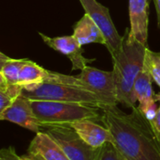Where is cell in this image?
<instances>
[{
	"label": "cell",
	"mask_w": 160,
	"mask_h": 160,
	"mask_svg": "<svg viewBox=\"0 0 160 160\" xmlns=\"http://www.w3.org/2000/svg\"><path fill=\"white\" fill-rule=\"evenodd\" d=\"M101 110V122L111 131L124 159L160 160V136L138 107L128 114L117 106Z\"/></svg>",
	"instance_id": "cell-1"
},
{
	"label": "cell",
	"mask_w": 160,
	"mask_h": 160,
	"mask_svg": "<svg viewBox=\"0 0 160 160\" xmlns=\"http://www.w3.org/2000/svg\"><path fill=\"white\" fill-rule=\"evenodd\" d=\"M147 48L133 37L130 28H127L119 51L112 57L117 101L131 109L138 102L133 92V85L144 65Z\"/></svg>",
	"instance_id": "cell-2"
},
{
	"label": "cell",
	"mask_w": 160,
	"mask_h": 160,
	"mask_svg": "<svg viewBox=\"0 0 160 160\" xmlns=\"http://www.w3.org/2000/svg\"><path fill=\"white\" fill-rule=\"evenodd\" d=\"M31 105L41 128L69 125L82 120L101 121L99 108L68 102L36 101Z\"/></svg>",
	"instance_id": "cell-3"
},
{
	"label": "cell",
	"mask_w": 160,
	"mask_h": 160,
	"mask_svg": "<svg viewBox=\"0 0 160 160\" xmlns=\"http://www.w3.org/2000/svg\"><path fill=\"white\" fill-rule=\"evenodd\" d=\"M22 95L29 100L80 103L100 108L98 98L91 91L63 83L44 81L40 84L22 89Z\"/></svg>",
	"instance_id": "cell-4"
},
{
	"label": "cell",
	"mask_w": 160,
	"mask_h": 160,
	"mask_svg": "<svg viewBox=\"0 0 160 160\" xmlns=\"http://www.w3.org/2000/svg\"><path fill=\"white\" fill-rule=\"evenodd\" d=\"M77 77L87 91L98 98L100 109L105 107L117 106L116 85L112 71H102L88 65L81 71Z\"/></svg>",
	"instance_id": "cell-5"
},
{
	"label": "cell",
	"mask_w": 160,
	"mask_h": 160,
	"mask_svg": "<svg viewBox=\"0 0 160 160\" xmlns=\"http://www.w3.org/2000/svg\"><path fill=\"white\" fill-rule=\"evenodd\" d=\"M45 132L61 146L70 160H96L100 150L88 145L69 125L47 127Z\"/></svg>",
	"instance_id": "cell-6"
},
{
	"label": "cell",
	"mask_w": 160,
	"mask_h": 160,
	"mask_svg": "<svg viewBox=\"0 0 160 160\" xmlns=\"http://www.w3.org/2000/svg\"><path fill=\"white\" fill-rule=\"evenodd\" d=\"M86 14L98 25L106 39V47L111 56H114L120 49L123 36H121L111 17L110 10L97 0H79Z\"/></svg>",
	"instance_id": "cell-7"
},
{
	"label": "cell",
	"mask_w": 160,
	"mask_h": 160,
	"mask_svg": "<svg viewBox=\"0 0 160 160\" xmlns=\"http://www.w3.org/2000/svg\"><path fill=\"white\" fill-rule=\"evenodd\" d=\"M43 41L53 50L68 57L72 64V70H82L84 67L90 65L95 59L87 58L83 56L82 45L72 34L70 36L61 37H48L43 33H38Z\"/></svg>",
	"instance_id": "cell-8"
},
{
	"label": "cell",
	"mask_w": 160,
	"mask_h": 160,
	"mask_svg": "<svg viewBox=\"0 0 160 160\" xmlns=\"http://www.w3.org/2000/svg\"><path fill=\"white\" fill-rule=\"evenodd\" d=\"M0 120L18 124L34 133L40 131V124L33 110L31 100L20 95L10 107L0 113Z\"/></svg>",
	"instance_id": "cell-9"
},
{
	"label": "cell",
	"mask_w": 160,
	"mask_h": 160,
	"mask_svg": "<svg viewBox=\"0 0 160 160\" xmlns=\"http://www.w3.org/2000/svg\"><path fill=\"white\" fill-rule=\"evenodd\" d=\"M70 126L78 135L91 147L100 148L106 142L114 144V139L111 131L104 125L98 124L96 121L82 120L73 123Z\"/></svg>",
	"instance_id": "cell-10"
},
{
	"label": "cell",
	"mask_w": 160,
	"mask_h": 160,
	"mask_svg": "<svg viewBox=\"0 0 160 160\" xmlns=\"http://www.w3.org/2000/svg\"><path fill=\"white\" fill-rule=\"evenodd\" d=\"M130 32L133 37L147 46L148 39V0H129Z\"/></svg>",
	"instance_id": "cell-11"
},
{
	"label": "cell",
	"mask_w": 160,
	"mask_h": 160,
	"mask_svg": "<svg viewBox=\"0 0 160 160\" xmlns=\"http://www.w3.org/2000/svg\"><path fill=\"white\" fill-rule=\"evenodd\" d=\"M153 81L154 79L151 74L145 65H143L133 85V92L137 101L139 102L138 108L142 114H144L158 102L156 99V94L153 91Z\"/></svg>",
	"instance_id": "cell-12"
},
{
	"label": "cell",
	"mask_w": 160,
	"mask_h": 160,
	"mask_svg": "<svg viewBox=\"0 0 160 160\" xmlns=\"http://www.w3.org/2000/svg\"><path fill=\"white\" fill-rule=\"evenodd\" d=\"M27 152L38 154L45 160H70L61 146L45 131L36 133Z\"/></svg>",
	"instance_id": "cell-13"
},
{
	"label": "cell",
	"mask_w": 160,
	"mask_h": 160,
	"mask_svg": "<svg viewBox=\"0 0 160 160\" xmlns=\"http://www.w3.org/2000/svg\"><path fill=\"white\" fill-rule=\"evenodd\" d=\"M73 35L82 46L89 43H99L106 45V39L94 20L84 14L74 25Z\"/></svg>",
	"instance_id": "cell-14"
},
{
	"label": "cell",
	"mask_w": 160,
	"mask_h": 160,
	"mask_svg": "<svg viewBox=\"0 0 160 160\" xmlns=\"http://www.w3.org/2000/svg\"><path fill=\"white\" fill-rule=\"evenodd\" d=\"M50 71L39 66L36 62L26 59L19 74V85L22 88L34 86L44 82L49 76Z\"/></svg>",
	"instance_id": "cell-15"
},
{
	"label": "cell",
	"mask_w": 160,
	"mask_h": 160,
	"mask_svg": "<svg viewBox=\"0 0 160 160\" xmlns=\"http://www.w3.org/2000/svg\"><path fill=\"white\" fill-rule=\"evenodd\" d=\"M25 60L26 58H11L1 52L0 82L8 85H19V74Z\"/></svg>",
	"instance_id": "cell-16"
},
{
	"label": "cell",
	"mask_w": 160,
	"mask_h": 160,
	"mask_svg": "<svg viewBox=\"0 0 160 160\" xmlns=\"http://www.w3.org/2000/svg\"><path fill=\"white\" fill-rule=\"evenodd\" d=\"M22 87L19 85H8L0 82V113L12 105L22 95Z\"/></svg>",
	"instance_id": "cell-17"
},
{
	"label": "cell",
	"mask_w": 160,
	"mask_h": 160,
	"mask_svg": "<svg viewBox=\"0 0 160 160\" xmlns=\"http://www.w3.org/2000/svg\"><path fill=\"white\" fill-rule=\"evenodd\" d=\"M144 65L148 69L156 84L160 88V52H154L147 48Z\"/></svg>",
	"instance_id": "cell-18"
},
{
	"label": "cell",
	"mask_w": 160,
	"mask_h": 160,
	"mask_svg": "<svg viewBox=\"0 0 160 160\" xmlns=\"http://www.w3.org/2000/svg\"><path fill=\"white\" fill-rule=\"evenodd\" d=\"M96 160H125L116 146L112 142H106L98 152Z\"/></svg>",
	"instance_id": "cell-19"
},
{
	"label": "cell",
	"mask_w": 160,
	"mask_h": 160,
	"mask_svg": "<svg viewBox=\"0 0 160 160\" xmlns=\"http://www.w3.org/2000/svg\"><path fill=\"white\" fill-rule=\"evenodd\" d=\"M0 160H22L13 147L3 148L0 151Z\"/></svg>",
	"instance_id": "cell-20"
},
{
	"label": "cell",
	"mask_w": 160,
	"mask_h": 160,
	"mask_svg": "<svg viewBox=\"0 0 160 160\" xmlns=\"http://www.w3.org/2000/svg\"><path fill=\"white\" fill-rule=\"evenodd\" d=\"M151 123H152L154 128L156 129V131L158 132V134L160 136V105L159 107H158V109L157 113H156L155 118L153 119V121Z\"/></svg>",
	"instance_id": "cell-21"
},
{
	"label": "cell",
	"mask_w": 160,
	"mask_h": 160,
	"mask_svg": "<svg viewBox=\"0 0 160 160\" xmlns=\"http://www.w3.org/2000/svg\"><path fill=\"white\" fill-rule=\"evenodd\" d=\"M20 157H21L22 160H45L43 159L39 155L30 153V152H27V154H25L23 156H20Z\"/></svg>",
	"instance_id": "cell-22"
},
{
	"label": "cell",
	"mask_w": 160,
	"mask_h": 160,
	"mask_svg": "<svg viewBox=\"0 0 160 160\" xmlns=\"http://www.w3.org/2000/svg\"><path fill=\"white\" fill-rule=\"evenodd\" d=\"M155 6H156V10H157V15H158V24L160 28V0H154Z\"/></svg>",
	"instance_id": "cell-23"
},
{
	"label": "cell",
	"mask_w": 160,
	"mask_h": 160,
	"mask_svg": "<svg viewBox=\"0 0 160 160\" xmlns=\"http://www.w3.org/2000/svg\"><path fill=\"white\" fill-rule=\"evenodd\" d=\"M156 99H157V101H158V102H159V104H160V93L156 94Z\"/></svg>",
	"instance_id": "cell-24"
}]
</instances>
